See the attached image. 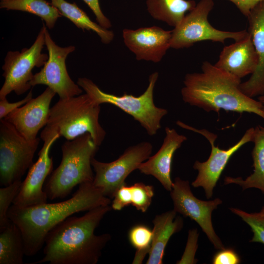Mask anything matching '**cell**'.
<instances>
[{
  "label": "cell",
  "instance_id": "37",
  "mask_svg": "<svg viewBox=\"0 0 264 264\" xmlns=\"http://www.w3.org/2000/svg\"><path fill=\"white\" fill-rule=\"evenodd\" d=\"M260 212L264 214V206L263 207Z\"/></svg>",
  "mask_w": 264,
  "mask_h": 264
},
{
  "label": "cell",
  "instance_id": "5",
  "mask_svg": "<svg viewBox=\"0 0 264 264\" xmlns=\"http://www.w3.org/2000/svg\"><path fill=\"white\" fill-rule=\"evenodd\" d=\"M100 105L95 103L87 94L60 98L50 109L46 126L66 140L89 133L96 145L100 146L106 131L99 122Z\"/></svg>",
  "mask_w": 264,
  "mask_h": 264
},
{
  "label": "cell",
  "instance_id": "13",
  "mask_svg": "<svg viewBox=\"0 0 264 264\" xmlns=\"http://www.w3.org/2000/svg\"><path fill=\"white\" fill-rule=\"evenodd\" d=\"M40 137L44 141L39 153L37 161L28 169L25 179L22 181L19 191L13 204L19 207H26L47 202V197L44 190L46 177L53 169L52 157L49 156L51 146L60 136L47 126L42 131Z\"/></svg>",
  "mask_w": 264,
  "mask_h": 264
},
{
  "label": "cell",
  "instance_id": "8",
  "mask_svg": "<svg viewBox=\"0 0 264 264\" xmlns=\"http://www.w3.org/2000/svg\"><path fill=\"white\" fill-rule=\"evenodd\" d=\"M40 138L29 141L11 123L0 121V184L6 186L21 180L33 165Z\"/></svg>",
  "mask_w": 264,
  "mask_h": 264
},
{
  "label": "cell",
  "instance_id": "1",
  "mask_svg": "<svg viewBox=\"0 0 264 264\" xmlns=\"http://www.w3.org/2000/svg\"><path fill=\"white\" fill-rule=\"evenodd\" d=\"M111 206L95 207L81 217L70 216L56 225L44 239V256L31 264H96L111 240L110 234H94Z\"/></svg>",
  "mask_w": 264,
  "mask_h": 264
},
{
  "label": "cell",
  "instance_id": "25",
  "mask_svg": "<svg viewBox=\"0 0 264 264\" xmlns=\"http://www.w3.org/2000/svg\"><path fill=\"white\" fill-rule=\"evenodd\" d=\"M0 232V264H22L24 244L19 228L12 222Z\"/></svg>",
  "mask_w": 264,
  "mask_h": 264
},
{
  "label": "cell",
  "instance_id": "28",
  "mask_svg": "<svg viewBox=\"0 0 264 264\" xmlns=\"http://www.w3.org/2000/svg\"><path fill=\"white\" fill-rule=\"evenodd\" d=\"M230 210L250 227L253 235L250 242L264 244V214L260 211L249 213L235 208Z\"/></svg>",
  "mask_w": 264,
  "mask_h": 264
},
{
  "label": "cell",
  "instance_id": "7",
  "mask_svg": "<svg viewBox=\"0 0 264 264\" xmlns=\"http://www.w3.org/2000/svg\"><path fill=\"white\" fill-rule=\"evenodd\" d=\"M214 6L213 0H200L197 3L172 30L171 48H188L204 41L223 43L226 39H231L238 41L249 34L245 30L234 32L214 28L208 21V16Z\"/></svg>",
  "mask_w": 264,
  "mask_h": 264
},
{
  "label": "cell",
  "instance_id": "32",
  "mask_svg": "<svg viewBox=\"0 0 264 264\" xmlns=\"http://www.w3.org/2000/svg\"><path fill=\"white\" fill-rule=\"evenodd\" d=\"M197 237L196 230H190L184 253L180 260L178 261L177 264L195 263L194 256L196 251Z\"/></svg>",
  "mask_w": 264,
  "mask_h": 264
},
{
  "label": "cell",
  "instance_id": "17",
  "mask_svg": "<svg viewBox=\"0 0 264 264\" xmlns=\"http://www.w3.org/2000/svg\"><path fill=\"white\" fill-rule=\"evenodd\" d=\"M163 143L155 154L142 163L138 170L142 174L155 177L167 191L172 190L171 179L173 157L176 151L187 140V137L173 128L166 127Z\"/></svg>",
  "mask_w": 264,
  "mask_h": 264
},
{
  "label": "cell",
  "instance_id": "21",
  "mask_svg": "<svg viewBox=\"0 0 264 264\" xmlns=\"http://www.w3.org/2000/svg\"><path fill=\"white\" fill-rule=\"evenodd\" d=\"M254 148L252 151L253 172L243 179L241 177L226 176L224 184H235L241 186L243 190L257 188L264 194V127L257 126L254 128L252 141Z\"/></svg>",
  "mask_w": 264,
  "mask_h": 264
},
{
  "label": "cell",
  "instance_id": "18",
  "mask_svg": "<svg viewBox=\"0 0 264 264\" xmlns=\"http://www.w3.org/2000/svg\"><path fill=\"white\" fill-rule=\"evenodd\" d=\"M248 32L251 38L258 57L255 71L246 81L241 83V91L253 98L264 94V0L257 4L246 17Z\"/></svg>",
  "mask_w": 264,
  "mask_h": 264
},
{
  "label": "cell",
  "instance_id": "2",
  "mask_svg": "<svg viewBox=\"0 0 264 264\" xmlns=\"http://www.w3.org/2000/svg\"><path fill=\"white\" fill-rule=\"evenodd\" d=\"M100 188L92 182L79 185L72 197L61 202L26 207L14 205L7 213L10 220L20 229L24 244L25 255L32 256L42 248L47 233L56 225L74 214L88 211L111 203Z\"/></svg>",
  "mask_w": 264,
  "mask_h": 264
},
{
  "label": "cell",
  "instance_id": "36",
  "mask_svg": "<svg viewBox=\"0 0 264 264\" xmlns=\"http://www.w3.org/2000/svg\"><path fill=\"white\" fill-rule=\"evenodd\" d=\"M258 100L264 105V94L258 97Z\"/></svg>",
  "mask_w": 264,
  "mask_h": 264
},
{
  "label": "cell",
  "instance_id": "30",
  "mask_svg": "<svg viewBox=\"0 0 264 264\" xmlns=\"http://www.w3.org/2000/svg\"><path fill=\"white\" fill-rule=\"evenodd\" d=\"M113 198L111 206L114 210L120 211L131 205L130 186L123 185L116 191Z\"/></svg>",
  "mask_w": 264,
  "mask_h": 264
},
{
  "label": "cell",
  "instance_id": "33",
  "mask_svg": "<svg viewBox=\"0 0 264 264\" xmlns=\"http://www.w3.org/2000/svg\"><path fill=\"white\" fill-rule=\"evenodd\" d=\"M32 90H30L25 98L14 103H9L7 98L0 100V119L5 118L9 113L16 109L24 105L33 97Z\"/></svg>",
  "mask_w": 264,
  "mask_h": 264
},
{
  "label": "cell",
  "instance_id": "20",
  "mask_svg": "<svg viewBox=\"0 0 264 264\" xmlns=\"http://www.w3.org/2000/svg\"><path fill=\"white\" fill-rule=\"evenodd\" d=\"M174 209L155 216L153 239L147 264H162L165 247L171 236L183 227V221L180 217L176 218Z\"/></svg>",
  "mask_w": 264,
  "mask_h": 264
},
{
  "label": "cell",
  "instance_id": "29",
  "mask_svg": "<svg viewBox=\"0 0 264 264\" xmlns=\"http://www.w3.org/2000/svg\"><path fill=\"white\" fill-rule=\"evenodd\" d=\"M131 205L142 213L146 212L152 202L154 196V187L142 182L130 186Z\"/></svg>",
  "mask_w": 264,
  "mask_h": 264
},
{
  "label": "cell",
  "instance_id": "10",
  "mask_svg": "<svg viewBox=\"0 0 264 264\" xmlns=\"http://www.w3.org/2000/svg\"><path fill=\"white\" fill-rule=\"evenodd\" d=\"M153 147L144 141L127 148L116 160L102 162L94 157L91 165L95 172L93 185L101 189L104 195L113 198L116 191L126 184L128 176L151 156Z\"/></svg>",
  "mask_w": 264,
  "mask_h": 264
},
{
  "label": "cell",
  "instance_id": "6",
  "mask_svg": "<svg viewBox=\"0 0 264 264\" xmlns=\"http://www.w3.org/2000/svg\"><path fill=\"white\" fill-rule=\"evenodd\" d=\"M158 77L157 72L152 73L146 90L138 96L126 93L122 96L106 93L86 77L79 78L77 83L95 103H108L118 107L131 115L150 136H154L161 128L162 118L168 113L166 109L156 107L154 102V90Z\"/></svg>",
  "mask_w": 264,
  "mask_h": 264
},
{
  "label": "cell",
  "instance_id": "22",
  "mask_svg": "<svg viewBox=\"0 0 264 264\" xmlns=\"http://www.w3.org/2000/svg\"><path fill=\"white\" fill-rule=\"evenodd\" d=\"M194 0H147V9L154 19L175 27L187 12L196 6Z\"/></svg>",
  "mask_w": 264,
  "mask_h": 264
},
{
  "label": "cell",
  "instance_id": "9",
  "mask_svg": "<svg viewBox=\"0 0 264 264\" xmlns=\"http://www.w3.org/2000/svg\"><path fill=\"white\" fill-rule=\"evenodd\" d=\"M44 44V24H43L35 41L29 48L21 51H9L2 66L4 83L0 90V100L6 98L11 92L22 95L32 87L30 82L35 67L43 66L48 55L42 52Z\"/></svg>",
  "mask_w": 264,
  "mask_h": 264
},
{
  "label": "cell",
  "instance_id": "26",
  "mask_svg": "<svg viewBox=\"0 0 264 264\" xmlns=\"http://www.w3.org/2000/svg\"><path fill=\"white\" fill-rule=\"evenodd\" d=\"M128 237L130 244L136 250L132 264H142L151 249L152 230L144 224H136L131 228Z\"/></svg>",
  "mask_w": 264,
  "mask_h": 264
},
{
  "label": "cell",
  "instance_id": "4",
  "mask_svg": "<svg viewBox=\"0 0 264 264\" xmlns=\"http://www.w3.org/2000/svg\"><path fill=\"white\" fill-rule=\"evenodd\" d=\"M99 147L88 132L64 143L61 162L44 187L48 198H64L76 185L93 182L94 174L91 160Z\"/></svg>",
  "mask_w": 264,
  "mask_h": 264
},
{
  "label": "cell",
  "instance_id": "11",
  "mask_svg": "<svg viewBox=\"0 0 264 264\" xmlns=\"http://www.w3.org/2000/svg\"><path fill=\"white\" fill-rule=\"evenodd\" d=\"M44 44L48 52V59L41 70L34 74L30 86L46 85L62 99L81 94L82 89L70 77L66 64L67 57L75 50V47L58 45L51 38L45 25Z\"/></svg>",
  "mask_w": 264,
  "mask_h": 264
},
{
  "label": "cell",
  "instance_id": "24",
  "mask_svg": "<svg viewBox=\"0 0 264 264\" xmlns=\"http://www.w3.org/2000/svg\"><path fill=\"white\" fill-rule=\"evenodd\" d=\"M0 8L35 15L45 22L49 29H52L57 20L62 16L56 7L45 0H1Z\"/></svg>",
  "mask_w": 264,
  "mask_h": 264
},
{
  "label": "cell",
  "instance_id": "38",
  "mask_svg": "<svg viewBox=\"0 0 264 264\" xmlns=\"http://www.w3.org/2000/svg\"><path fill=\"white\" fill-rule=\"evenodd\" d=\"M263 110H264V106H263Z\"/></svg>",
  "mask_w": 264,
  "mask_h": 264
},
{
  "label": "cell",
  "instance_id": "19",
  "mask_svg": "<svg viewBox=\"0 0 264 264\" xmlns=\"http://www.w3.org/2000/svg\"><path fill=\"white\" fill-rule=\"evenodd\" d=\"M258 57L249 34L244 39L224 46L214 66L240 79L256 70Z\"/></svg>",
  "mask_w": 264,
  "mask_h": 264
},
{
  "label": "cell",
  "instance_id": "34",
  "mask_svg": "<svg viewBox=\"0 0 264 264\" xmlns=\"http://www.w3.org/2000/svg\"><path fill=\"white\" fill-rule=\"evenodd\" d=\"M94 13L98 23L102 27L109 29L111 27L110 20L104 14L99 4V0H83Z\"/></svg>",
  "mask_w": 264,
  "mask_h": 264
},
{
  "label": "cell",
  "instance_id": "15",
  "mask_svg": "<svg viewBox=\"0 0 264 264\" xmlns=\"http://www.w3.org/2000/svg\"><path fill=\"white\" fill-rule=\"evenodd\" d=\"M122 37L125 45L136 60L158 63L171 47L172 30L156 26L124 29Z\"/></svg>",
  "mask_w": 264,
  "mask_h": 264
},
{
  "label": "cell",
  "instance_id": "14",
  "mask_svg": "<svg viewBox=\"0 0 264 264\" xmlns=\"http://www.w3.org/2000/svg\"><path fill=\"white\" fill-rule=\"evenodd\" d=\"M170 196L175 211L195 221L215 248H225L216 233L212 221L213 211L222 203L220 198L204 201L197 198L191 191L189 181L179 177H176L173 182Z\"/></svg>",
  "mask_w": 264,
  "mask_h": 264
},
{
  "label": "cell",
  "instance_id": "27",
  "mask_svg": "<svg viewBox=\"0 0 264 264\" xmlns=\"http://www.w3.org/2000/svg\"><path fill=\"white\" fill-rule=\"evenodd\" d=\"M22 180H17L12 184L0 188V231L12 222L7 213L11 203L17 195Z\"/></svg>",
  "mask_w": 264,
  "mask_h": 264
},
{
  "label": "cell",
  "instance_id": "23",
  "mask_svg": "<svg viewBox=\"0 0 264 264\" xmlns=\"http://www.w3.org/2000/svg\"><path fill=\"white\" fill-rule=\"evenodd\" d=\"M50 0L52 5L59 10L61 15L69 20L78 28L83 31H94L103 44H108L112 41L114 36L113 32L92 21L75 2L70 3L66 0Z\"/></svg>",
  "mask_w": 264,
  "mask_h": 264
},
{
  "label": "cell",
  "instance_id": "35",
  "mask_svg": "<svg viewBox=\"0 0 264 264\" xmlns=\"http://www.w3.org/2000/svg\"><path fill=\"white\" fill-rule=\"evenodd\" d=\"M232 2L241 13L247 17L252 9L259 3L264 0H228Z\"/></svg>",
  "mask_w": 264,
  "mask_h": 264
},
{
  "label": "cell",
  "instance_id": "3",
  "mask_svg": "<svg viewBox=\"0 0 264 264\" xmlns=\"http://www.w3.org/2000/svg\"><path fill=\"white\" fill-rule=\"evenodd\" d=\"M241 83V79L204 61L201 72L185 75L181 94L185 103L207 112L252 113L264 119V105L243 93Z\"/></svg>",
  "mask_w": 264,
  "mask_h": 264
},
{
  "label": "cell",
  "instance_id": "16",
  "mask_svg": "<svg viewBox=\"0 0 264 264\" xmlns=\"http://www.w3.org/2000/svg\"><path fill=\"white\" fill-rule=\"evenodd\" d=\"M56 94L47 87L40 95L32 98L3 119L13 125L27 140H35L39 131L47 124L50 104Z\"/></svg>",
  "mask_w": 264,
  "mask_h": 264
},
{
  "label": "cell",
  "instance_id": "31",
  "mask_svg": "<svg viewBox=\"0 0 264 264\" xmlns=\"http://www.w3.org/2000/svg\"><path fill=\"white\" fill-rule=\"evenodd\" d=\"M241 260L238 254L232 248L220 249L214 255L212 263L214 264H238Z\"/></svg>",
  "mask_w": 264,
  "mask_h": 264
},
{
  "label": "cell",
  "instance_id": "12",
  "mask_svg": "<svg viewBox=\"0 0 264 264\" xmlns=\"http://www.w3.org/2000/svg\"><path fill=\"white\" fill-rule=\"evenodd\" d=\"M176 125L201 134L211 145V151L208 159L203 162L197 160L194 163L193 168L198 171V174L192 183V185L195 188L202 187L206 197L210 198L212 197L213 190L231 157L244 144L252 141L254 128L247 130L237 143L226 150H223L214 144L217 138L216 134L204 129H197L179 120L176 122Z\"/></svg>",
  "mask_w": 264,
  "mask_h": 264
}]
</instances>
